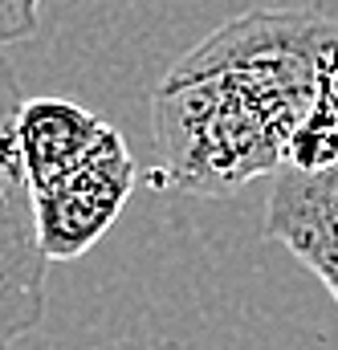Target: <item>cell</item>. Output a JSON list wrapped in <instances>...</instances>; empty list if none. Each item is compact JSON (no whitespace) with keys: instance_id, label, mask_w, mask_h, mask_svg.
<instances>
[{"instance_id":"cell-1","label":"cell","mask_w":338,"mask_h":350,"mask_svg":"<svg viewBox=\"0 0 338 350\" xmlns=\"http://www.w3.org/2000/svg\"><path fill=\"white\" fill-rule=\"evenodd\" d=\"M338 25L318 8H253L192 45L151 94L159 179L192 196H233L285 167Z\"/></svg>"},{"instance_id":"cell-2","label":"cell","mask_w":338,"mask_h":350,"mask_svg":"<svg viewBox=\"0 0 338 350\" xmlns=\"http://www.w3.org/2000/svg\"><path fill=\"white\" fill-rule=\"evenodd\" d=\"M25 106L21 82L0 53V350L33 334L45 318L49 261L33 228V196L16 155V114Z\"/></svg>"},{"instance_id":"cell-3","label":"cell","mask_w":338,"mask_h":350,"mask_svg":"<svg viewBox=\"0 0 338 350\" xmlns=\"http://www.w3.org/2000/svg\"><path fill=\"white\" fill-rule=\"evenodd\" d=\"M139 167L122 143V135L106 122L94 151L78 167L33 187V228L45 261H78L90 253L110 224L118 220L122 204L135 191Z\"/></svg>"},{"instance_id":"cell-4","label":"cell","mask_w":338,"mask_h":350,"mask_svg":"<svg viewBox=\"0 0 338 350\" xmlns=\"http://www.w3.org/2000/svg\"><path fill=\"white\" fill-rule=\"evenodd\" d=\"M269 179L265 237L285 245L338 301V163L322 172L281 167Z\"/></svg>"},{"instance_id":"cell-5","label":"cell","mask_w":338,"mask_h":350,"mask_svg":"<svg viewBox=\"0 0 338 350\" xmlns=\"http://www.w3.org/2000/svg\"><path fill=\"white\" fill-rule=\"evenodd\" d=\"M102 118L66 98H29L16 114V155L29 191L78 167L102 135Z\"/></svg>"},{"instance_id":"cell-6","label":"cell","mask_w":338,"mask_h":350,"mask_svg":"<svg viewBox=\"0 0 338 350\" xmlns=\"http://www.w3.org/2000/svg\"><path fill=\"white\" fill-rule=\"evenodd\" d=\"M37 4L41 0H0V49L33 37V29H37Z\"/></svg>"}]
</instances>
